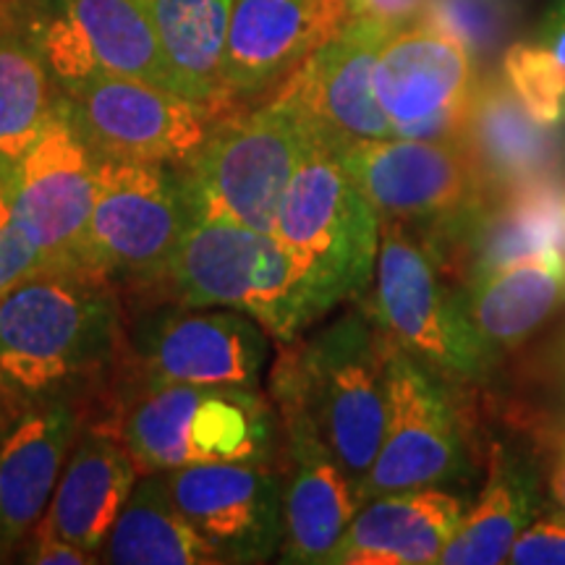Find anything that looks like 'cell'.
Here are the masks:
<instances>
[{"label":"cell","mask_w":565,"mask_h":565,"mask_svg":"<svg viewBox=\"0 0 565 565\" xmlns=\"http://www.w3.org/2000/svg\"><path fill=\"white\" fill-rule=\"evenodd\" d=\"M124 317L118 288L95 273L21 280L0 299V412L71 401L95 419L121 366Z\"/></svg>","instance_id":"obj_1"},{"label":"cell","mask_w":565,"mask_h":565,"mask_svg":"<svg viewBox=\"0 0 565 565\" xmlns=\"http://www.w3.org/2000/svg\"><path fill=\"white\" fill-rule=\"evenodd\" d=\"M278 345L270 401L278 414L307 422L359 487L385 433L391 341L366 307H353L333 322L315 324Z\"/></svg>","instance_id":"obj_2"},{"label":"cell","mask_w":565,"mask_h":565,"mask_svg":"<svg viewBox=\"0 0 565 565\" xmlns=\"http://www.w3.org/2000/svg\"><path fill=\"white\" fill-rule=\"evenodd\" d=\"M100 422L121 437L139 475L200 463H275L278 408L263 391L231 385H131L110 393Z\"/></svg>","instance_id":"obj_3"},{"label":"cell","mask_w":565,"mask_h":565,"mask_svg":"<svg viewBox=\"0 0 565 565\" xmlns=\"http://www.w3.org/2000/svg\"><path fill=\"white\" fill-rule=\"evenodd\" d=\"M131 299L233 309L263 324L275 343L294 341L328 317L275 233L217 221H192L162 280Z\"/></svg>","instance_id":"obj_4"},{"label":"cell","mask_w":565,"mask_h":565,"mask_svg":"<svg viewBox=\"0 0 565 565\" xmlns=\"http://www.w3.org/2000/svg\"><path fill=\"white\" fill-rule=\"evenodd\" d=\"M366 312L383 335L454 387H484L498 372L494 356L469 320L461 288L443 278L419 236L380 217L377 263Z\"/></svg>","instance_id":"obj_5"},{"label":"cell","mask_w":565,"mask_h":565,"mask_svg":"<svg viewBox=\"0 0 565 565\" xmlns=\"http://www.w3.org/2000/svg\"><path fill=\"white\" fill-rule=\"evenodd\" d=\"M307 141L309 124L282 95L217 118L200 150L175 168L194 221L273 233Z\"/></svg>","instance_id":"obj_6"},{"label":"cell","mask_w":565,"mask_h":565,"mask_svg":"<svg viewBox=\"0 0 565 565\" xmlns=\"http://www.w3.org/2000/svg\"><path fill=\"white\" fill-rule=\"evenodd\" d=\"M124 315L121 366L110 393L131 385L263 391L275 341L249 315L168 299L124 301Z\"/></svg>","instance_id":"obj_7"},{"label":"cell","mask_w":565,"mask_h":565,"mask_svg":"<svg viewBox=\"0 0 565 565\" xmlns=\"http://www.w3.org/2000/svg\"><path fill=\"white\" fill-rule=\"evenodd\" d=\"M273 233L307 275L324 312L364 299L377 263L380 217L345 175L335 147L312 126Z\"/></svg>","instance_id":"obj_8"},{"label":"cell","mask_w":565,"mask_h":565,"mask_svg":"<svg viewBox=\"0 0 565 565\" xmlns=\"http://www.w3.org/2000/svg\"><path fill=\"white\" fill-rule=\"evenodd\" d=\"M175 166L97 158V192L82 267L118 288L121 299L158 286L192 225Z\"/></svg>","instance_id":"obj_9"},{"label":"cell","mask_w":565,"mask_h":565,"mask_svg":"<svg viewBox=\"0 0 565 565\" xmlns=\"http://www.w3.org/2000/svg\"><path fill=\"white\" fill-rule=\"evenodd\" d=\"M387 414L377 456L356 487L359 508L391 492L456 490L475 475L456 387L398 345L385 359Z\"/></svg>","instance_id":"obj_10"},{"label":"cell","mask_w":565,"mask_h":565,"mask_svg":"<svg viewBox=\"0 0 565 565\" xmlns=\"http://www.w3.org/2000/svg\"><path fill=\"white\" fill-rule=\"evenodd\" d=\"M335 154L377 217L408 225L424 246L456 231L484 200L463 141L362 139Z\"/></svg>","instance_id":"obj_11"},{"label":"cell","mask_w":565,"mask_h":565,"mask_svg":"<svg viewBox=\"0 0 565 565\" xmlns=\"http://www.w3.org/2000/svg\"><path fill=\"white\" fill-rule=\"evenodd\" d=\"M19 30L58 89L113 74L173 92L145 0H24Z\"/></svg>","instance_id":"obj_12"},{"label":"cell","mask_w":565,"mask_h":565,"mask_svg":"<svg viewBox=\"0 0 565 565\" xmlns=\"http://www.w3.org/2000/svg\"><path fill=\"white\" fill-rule=\"evenodd\" d=\"M479 79L475 55L424 21L387 34L372 71L395 137L419 141H463Z\"/></svg>","instance_id":"obj_13"},{"label":"cell","mask_w":565,"mask_h":565,"mask_svg":"<svg viewBox=\"0 0 565 565\" xmlns=\"http://www.w3.org/2000/svg\"><path fill=\"white\" fill-rule=\"evenodd\" d=\"M13 223L51 270H84V236L97 192V154L76 131L58 92L40 137L6 183Z\"/></svg>","instance_id":"obj_14"},{"label":"cell","mask_w":565,"mask_h":565,"mask_svg":"<svg viewBox=\"0 0 565 565\" xmlns=\"http://www.w3.org/2000/svg\"><path fill=\"white\" fill-rule=\"evenodd\" d=\"M58 92L68 118L97 158L179 168L200 150L217 121L171 89L126 76L95 74Z\"/></svg>","instance_id":"obj_15"},{"label":"cell","mask_w":565,"mask_h":565,"mask_svg":"<svg viewBox=\"0 0 565 565\" xmlns=\"http://www.w3.org/2000/svg\"><path fill=\"white\" fill-rule=\"evenodd\" d=\"M168 494L223 563H267L282 542V471L275 463H200L162 471Z\"/></svg>","instance_id":"obj_16"},{"label":"cell","mask_w":565,"mask_h":565,"mask_svg":"<svg viewBox=\"0 0 565 565\" xmlns=\"http://www.w3.org/2000/svg\"><path fill=\"white\" fill-rule=\"evenodd\" d=\"M345 21V0H231L223 63L231 113L270 100Z\"/></svg>","instance_id":"obj_17"},{"label":"cell","mask_w":565,"mask_h":565,"mask_svg":"<svg viewBox=\"0 0 565 565\" xmlns=\"http://www.w3.org/2000/svg\"><path fill=\"white\" fill-rule=\"evenodd\" d=\"M387 34L391 30L374 19L351 17L275 95L291 100L335 150L351 141L395 137L372 87L374 61Z\"/></svg>","instance_id":"obj_18"},{"label":"cell","mask_w":565,"mask_h":565,"mask_svg":"<svg viewBox=\"0 0 565 565\" xmlns=\"http://www.w3.org/2000/svg\"><path fill=\"white\" fill-rule=\"evenodd\" d=\"M87 419V408L71 401L0 412V563L17 557L21 542L45 515Z\"/></svg>","instance_id":"obj_19"},{"label":"cell","mask_w":565,"mask_h":565,"mask_svg":"<svg viewBox=\"0 0 565 565\" xmlns=\"http://www.w3.org/2000/svg\"><path fill=\"white\" fill-rule=\"evenodd\" d=\"M433 259H456L463 282L532 254L565 259V171L484 196L456 231L427 246Z\"/></svg>","instance_id":"obj_20"},{"label":"cell","mask_w":565,"mask_h":565,"mask_svg":"<svg viewBox=\"0 0 565 565\" xmlns=\"http://www.w3.org/2000/svg\"><path fill=\"white\" fill-rule=\"evenodd\" d=\"M278 416L288 466L282 475L278 563L328 565L330 553L359 511L356 487L307 422L294 414Z\"/></svg>","instance_id":"obj_21"},{"label":"cell","mask_w":565,"mask_h":565,"mask_svg":"<svg viewBox=\"0 0 565 565\" xmlns=\"http://www.w3.org/2000/svg\"><path fill=\"white\" fill-rule=\"evenodd\" d=\"M463 147L482 179L484 196L565 171L563 126H545L529 116L503 71H482Z\"/></svg>","instance_id":"obj_22"},{"label":"cell","mask_w":565,"mask_h":565,"mask_svg":"<svg viewBox=\"0 0 565 565\" xmlns=\"http://www.w3.org/2000/svg\"><path fill=\"white\" fill-rule=\"evenodd\" d=\"M137 479L139 469L121 437L100 422H84L38 524L71 545L100 555Z\"/></svg>","instance_id":"obj_23"},{"label":"cell","mask_w":565,"mask_h":565,"mask_svg":"<svg viewBox=\"0 0 565 565\" xmlns=\"http://www.w3.org/2000/svg\"><path fill=\"white\" fill-rule=\"evenodd\" d=\"M469 503L454 490L391 492L353 513L328 565H429L450 542Z\"/></svg>","instance_id":"obj_24"},{"label":"cell","mask_w":565,"mask_h":565,"mask_svg":"<svg viewBox=\"0 0 565 565\" xmlns=\"http://www.w3.org/2000/svg\"><path fill=\"white\" fill-rule=\"evenodd\" d=\"M542 471L526 445L492 443L487 479L477 505H469L461 524L437 557L440 565L508 563L513 542L542 508Z\"/></svg>","instance_id":"obj_25"},{"label":"cell","mask_w":565,"mask_h":565,"mask_svg":"<svg viewBox=\"0 0 565 565\" xmlns=\"http://www.w3.org/2000/svg\"><path fill=\"white\" fill-rule=\"evenodd\" d=\"M458 288L479 338L503 359L565 307V259L532 254L479 273Z\"/></svg>","instance_id":"obj_26"},{"label":"cell","mask_w":565,"mask_h":565,"mask_svg":"<svg viewBox=\"0 0 565 565\" xmlns=\"http://www.w3.org/2000/svg\"><path fill=\"white\" fill-rule=\"evenodd\" d=\"M145 6L175 95L215 118L228 116L223 63L231 0H145Z\"/></svg>","instance_id":"obj_27"},{"label":"cell","mask_w":565,"mask_h":565,"mask_svg":"<svg viewBox=\"0 0 565 565\" xmlns=\"http://www.w3.org/2000/svg\"><path fill=\"white\" fill-rule=\"evenodd\" d=\"M97 557L110 565H223L175 508L162 471L139 475Z\"/></svg>","instance_id":"obj_28"},{"label":"cell","mask_w":565,"mask_h":565,"mask_svg":"<svg viewBox=\"0 0 565 565\" xmlns=\"http://www.w3.org/2000/svg\"><path fill=\"white\" fill-rule=\"evenodd\" d=\"M55 82L38 47L19 30L0 32V189L51 116Z\"/></svg>","instance_id":"obj_29"},{"label":"cell","mask_w":565,"mask_h":565,"mask_svg":"<svg viewBox=\"0 0 565 565\" xmlns=\"http://www.w3.org/2000/svg\"><path fill=\"white\" fill-rule=\"evenodd\" d=\"M500 71L529 116L545 126L565 124V68L545 45L513 42L505 47Z\"/></svg>","instance_id":"obj_30"},{"label":"cell","mask_w":565,"mask_h":565,"mask_svg":"<svg viewBox=\"0 0 565 565\" xmlns=\"http://www.w3.org/2000/svg\"><path fill=\"white\" fill-rule=\"evenodd\" d=\"M419 21L461 42L479 66L492 61L511 34L505 0H427Z\"/></svg>","instance_id":"obj_31"},{"label":"cell","mask_w":565,"mask_h":565,"mask_svg":"<svg viewBox=\"0 0 565 565\" xmlns=\"http://www.w3.org/2000/svg\"><path fill=\"white\" fill-rule=\"evenodd\" d=\"M519 424L532 437V454L540 463L542 484L557 511H565V401L545 412H519Z\"/></svg>","instance_id":"obj_32"},{"label":"cell","mask_w":565,"mask_h":565,"mask_svg":"<svg viewBox=\"0 0 565 565\" xmlns=\"http://www.w3.org/2000/svg\"><path fill=\"white\" fill-rule=\"evenodd\" d=\"M42 270H51L42 252L13 223L9 196L0 189V299L17 288L21 280L32 278Z\"/></svg>","instance_id":"obj_33"},{"label":"cell","mask_w":565,"mask_h":565,"mask_svg":"<svg viewBox=\"0 0 565 565\" xmlns=\"http://www.w3.org/2000/svg\"><path fill=\"white\" fill-rule=\"evenodd\" d=\"M508 563L513 565H565V511L540 515L513 542Z\"/></svg>","instance_id":"obj_34"},{"label":"cell","mask_w":565,"mask_h":565,"mask_svg":"<svg viewBox=\"0 0 565 565\" xmlns=\"http://www.w3.org/2000/svg\"><path fill=\"white\" fill-rule=\"evenodd\" d=\"M13 561L32 563V565H95L100 563L97 555L87 553V550L71 545V542L61 540L53 532H47L42 524H34V529L21 542L19 553Z\"/></svg>","instance_id":"obj_35"},{"label":"cell","mask_w":565,"mask_h":565,"mask_svg":"<svg viewBox=\"0 0 565 565\" xmlns=\"http://www.w3.org/2000/svg\"><path fill=\"white\" fill-rule=\"evenodd\" d=\"M427 9V0H351L349 19L366 17L383 24L385 30H401V26L414 24Z\"/></svg>","instance_id":"obj_36"},{"label":"cell","mask_w":565,"mask_h":565,"mask_svg":"<svg viewBox=\"0 0 565 565\" xmlns=\"http://www.w3.org/2000/svg\"><path fill=\"white\" fill-rule=\"evenodd\" d=\"M536 370L545 374L553 391L565 401V324L557 330L553 341L547 343L545 353H542V364Z\"/></svg>","instance_id":"obj_37"},{"label":"cell","mask_w":565,"mask_h":565,"mask_svg":"<svg viewBox=\"0 0 565 565\" xmlns=\"http://www.w3.org/2000/svg\"><path fill=\"white\" fill-rule=\"evenodd\" d=\"M534 40L540 42V45H545L547 51L555 55L557 63L565 68V21L545 17L540 21V26H536Z\"/></svg>","instance_id":"obj_38"},{"label":"cell","mask_w":565,"mask_h":565,"mask_svg":"<svg viewBox=\"0 0 565 565\" xmlns=\"http://www.w3.org/2000/svg\"><path fill=\"white\" fill-rule=\"evenodd\" d=\"M24 0H0V32L17 30Z\"/></svg>","instance_id":"obj_39"},{"label":"cell","mask_w":565,"mask_h":565,"mask_svg":"<svg viewBox=\"0 0 565 565\" xmlns=\"http://www.w3.org/2000/svg\"><path fill=\"white\" fill-rule=\"evenodd\" d=\"M545 17L565 21V0H550V9H547Z\"/></svg>","instance_id":"obj_40"},{"label":"cell","mask_w":565,"mask_h":565,"mask_svg":"<svg viewBox=\"0 0 565 565\" xmlns=\"http://www.w3.org/2000/svg\"><path fill=\"white\" fill-rule=\"evenodd\" d=\"M349 3H351V0H345V9H349Z\"/></svg>","instance_id":"obj_41"}]
</instances>
